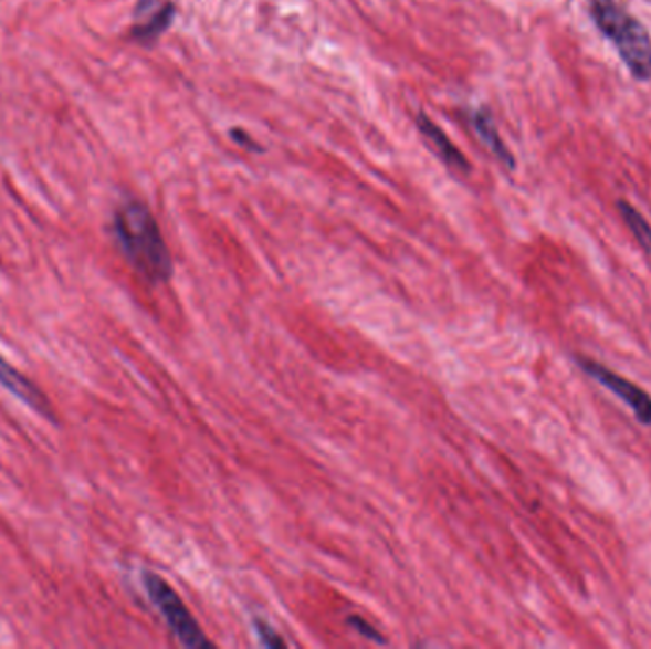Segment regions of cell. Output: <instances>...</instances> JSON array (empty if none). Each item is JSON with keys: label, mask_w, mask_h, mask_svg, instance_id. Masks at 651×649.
I'll return each instance as SVG.
<instances>
[{"label": "cell", "mask_w": 651, "mask_h": 649, "mask_svg": "<svg viewBox=\"0 0 651 649\" xmlns=\"http://www.w3.org/2000/svg\"><path fill=\"white\" fill-rule=\"evenodd\" d=\"M590 18L598 31L616 46L638 81L651 78V36L648 29L617 0H590Z\"/></svg>", "instance_id": "obj_2"}, {"label": "cell", "mask_w": 651, "mask_h": 649, "mask_svg": "<svg viewBox=\"0 0 651 649\" xmlns=\"http://www.w3.org/2000/svg\"><path fill=\"white\" fill-rule=\"evenodd\" d=\"M0 385H2L10 395H14L20 402L25 404L28 408L36 411L39 416L55 419L52 404H50L46 395H44V392L31 381V379L23 376L20 369L8 363L7 358L2 355H0Z\"/></svg>", "instance_id": "obj_5"}, {"label": "cell", "mask_w": 651, "mask_h": 649, "mask_svg": "<svg viewBox=\"0 0 651 649\" xmlns=\"http://www.w3.org/2000/svg\"><path fill=\"white\" fill-rule=\"evenodd\" d=\"M473 126L480 139H482V144L486 145L487 149L492 150L503 165L513 168V155H511V150L503 144V139H501L497 128H495L494 121L487 115L486 111H476L474 113Z\"/></svg>", "instance_id": "obj_8"}, {"label": "cell", "mask_w": 651, "mask_h": 649, "mask_svg": "<svg viewBox=\"0 0 651 649\" xmlns=\"http://www.w3.org/2000/svg\"><path fill=\"white\" fill-rule=\"evenodd\" d=\"M153 2L155 0H139L137 7V18L139 23L134 28V36L139 41L149 42L157 39L158 34L162 33L171 23L174 18V7L171 4H160L151 12Z\"/></svg>", "instance_id": "obj_7"}, {"label": "cell", "mask_w": 651, "mask_h": 649, "mask_svg": "<svg viewBox=\"0 0 651 649\" xmlns=\"http://www.w3.org/2000/svg\"><path fill=\"white\" fill-rule=\"evenodd\" d=\"M617 208H619V213H621L624 223L634 234V239L640 242V247L644 248L645 252L651 255V226L645 221L644 216L638 212L637 208L629 205L627 200H619Z\"/></svg>", "instance_id": "obj_9"}, {"label": "cell", "mask_w": 651, "mask_h": 649, "mask_svg": "<svg viewBox=\"0 0 651 649\" xmlns=\"http://www.w3.org/2000/svg\"><path fill=\"white\" fill-rule=\"evenodd\" d=\"M418 126L423 137L431 144L432 150L439 155L440 160L448 168H452L455 171H469L466 158L461 155L460 149L448 139V136H445L444 132L440 130L437 124L421 115L418 118Z\"/></svg>", "instance_id": "obj_6"}, {"label": "cell", "mask_w": 651, "mask_h": 649, "mask_svg": "<svg viewBox=\"0 0 651 649\" xmlns=\"http://www.w3.org/2000/svg\"><path fill=\"white\" fill-rule=\"evenodd\" d=\"M145 590L151 598L158 614L165 617L168 629L174 632L179 642L186 648H208L212 643L208 642L204 630L200 629L199 622L192 617L191 611L187 609L183 600L179 598L178 593L166 583L160 575L147 572L144 575Z\"/></svg>", "instance_id": "obj_3"}, {"label": "cell", "mask_w": 651, "mask_h": 649, "mask_svg": "<svg viewBox=\"0 0 651 649\" xmlns=\"http://www.w3.org/2000/svg\"><path fill=\"white\" fill-rule=\"evenodd\" d=\"M349 622L358 630V635H363L364 638L374 640V642L377 643H385V640L379 636V632L371 627L370 622L364 621L363 617H349Z\"/></svg>", "instance_id": "obj_11"}, {"label": "cell", "mask_w": 651, "mask_h": 649, "mask_svg": "<svg viewBox=\"0 0 651 649\" xmlns=\"http://www.w3.org/2000/svg\"><path fill=\"white\" fill-rule=\"evenodd\" d=\"M231 136L237 139V144L244 145V147H248V149L252 147V149L260 150V147H255L254 142H252V137H248L246 134H242V132L233 130L231 132Z\"/></svg>", "instance_id": "obj_12"}, {"label": "cell", "mask_w": 651, "mask_h": 649, "mask_svg": "<svg viewBox=\"0 0 651 649\" xmlns=\"http://www.w3.org/2000/svg\"><path fill=\"white\" fill-rule=\"evenodd\" d=\"M577 364L581 366L585 374H589L595 381L611 390L616 397L621 398L623 402L629 404V408L634 411L638 421L642 425H651V397L644 389L638 385L631 384L629 379L616 374L613 369L606 368L603 364L592 360V358H577Z\"/></svg>", "instance_id": "obj_4"}, {"label": "cell", "mask_w": 651, "mask_h": 649, "mask_svg": "<svg viewBox=\"0 0 651 649\" xmlns=\"http://www.w3.org/2000/svg\"><path fill=\"white\" fill-rule=\"evenodd\" d=\"M255 630H258L261 643H265L267 648H281V646H286L284 640H282V636L279 635L276 630L271 629L267 622H255Z\"/></svg>", "instance_id": "obj_10"}, {"label": "cell", "mask_w": 651, "mask_h": 649, "mask_svg": "<svg viewBox=\"0 0 651 649\" xmlns=\"http://www.w3.org/2000/svg\"><path fill=\"white\" fill-rule=\"evenodd\" d=\"M115 237L124 258L137 273L151 284L170 281L171 255L166 247L157 219L147 206L128 200L115 213Z\"/></svg>", "instance_id": "obj_1"}]
</instances>
